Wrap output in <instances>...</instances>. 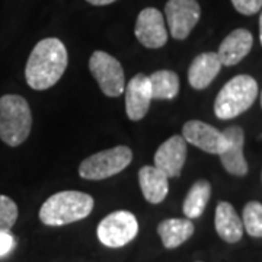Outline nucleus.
<instances>
[{"label": "nucleus", "mask_w": 262, "mask_h": 262, "mask_svg": "<svg viewBox=\"0 0 262 262\" xmlns=\"http://www.w3.org/2000/svg\"><path fill=\"white\" fill-rule=\"evenodd\" d=\"M69 63L66 46L58 38H44L32 48L25 66V79L34 91L53 88L64 75Z\"/></svg>", "instance_id": "1"}, {"label": "nucleus", "mask_w": 262, "mask_h": 262, "mask_svg": "<svg viewBox=\"0 0 262 262\" xmlns=\"http://www.w3.org/2000/svg\"><path fill=\"white\" fill-rule=\"evenodd\" d=\"M94 198L80 191H61L51 195L39 208V220L58 227L83 220L94 210Z\"/></svg>", "instance_id": "2"}, {"label": "nucleus", "mask_w": 262, "mask_h": 262, "mask_svg": "<svg viewBox=\"0 0 262 262\" xmlns=\"http://www.w3.org/2000/svg\"><path fill=\"white\" fill-rule=\"evenodd\" d=\"M32 128L29 103L19 95L0 98V140L10 147H18L27 140Z\"/></svg>", "instance_id": "3"}, {"label": "nucleus", "mask_w": 262, "mask_h": 262, "mask_svg": "<svg viewBox=\"0 0 262 262\" xmlns=\"http://www.w3.org/2000/svg\"><path fill=\"white\" fill-rule=\"evenodd\" d=\"M256 96L258 83L252 76H234L215 96V117L220 120H233L252 106Z\"/></svg>", "instance_id": "4"}, {"label": "nucleus", "mask_w": 262, "mask_h": 262, "mask_svg": "<svg viewBox=\"0 0 262 262\" xmlns=\"http://www.w3.org/2000/svg\"><path fill=\"white\" fill-rule=\"evenodd\" d=\"M133 160V151L127 146H115L86 158L79 166V175L88 181H102L122 172Z\"/></svg>", "instance_id": "5"}, {"label": "nucleus", "mask_w": 262, "mask_h": 262, "mask_svg": "<svg viewBox=\"0 0 262 262\" xmlns=\"http://www.w3.org/2000/svg\"><path fill=\"white\" fill-rule=\"evenodd\" d=\"M137 233L139 222L136 215L125 210H118L103 217L96 229L99 242L108 248H122L130 244Z\"/></svg>", "instance_id": "6"}, {"label": "nucleus", "mask_w": 262, "mask_h": 262, "mask_svg": "<svg viewBox=\"0 0 262 262\" xmlns=\"http://www.w3.org/2000/svg\"><path fill=\"white\" fill-rule=\"evenodd\" d=\"M89 70L103 95L117 98L125 89V76L121 63L105 51H95L89 58Z\"/></svg>", "instance_id": "7"}, {"label": "nucleus", "mask_w": 262, "mask_h": 262, "mask_svg": "<svg viewBox=\"0 0 262 262\" xmlns=\"http://www.w3.org/2000/svg\"><path fill=\"white\" fill-rule=\"evenodd\" d=\"M165 15L170 35L182 41L187 39L201 18V8L196 0H168Z\"/></svg>", "instance_id": "8"}, {"label": "nucleus", "mask_w": 262, "mask_h": 262, "mask_svg": "<svg viewBox=\"0 0 262 262\" xmlns=\"http://www.w3.org/2000/svg\"><path fill=\"white\" fill-rule=\"evenodd\" d=\"M134 34L139 42L146 48L156 50L168 42V31L163 15L155 8H146L139 13Z\"/></svg>", "instance_id": "9"}, {"label": "nucleus", "mask_w": 262, "mask_h": 262, "mask_svg": "<svg viewBox=\"0 0 262 262\" xmlns=\"http://www.w3.org/2000/svg\"><path fill=\"white\" fill-rule=\"evenodd\" d=\"M182 137L189 144L211 155H220L227 143L223 131H219L213 125L198 120H191L184 124Z\"/></svg>", "instance_id": "10"}, {"label": "nucleus", "mask_w": 262, "mask_h": 262, "mask_svg": "<svg viewBox=\"0 0 262 262\" xmlns=\"http://www.w3.org/2000/svg\"><path fill=\"white\" fill-rule=\"evenodd\" d=\"M153 159L155 166L160 169L168 178H177L181 175L187 160V141L182 136H172L160 144Z\"/></svg>", "instance_id": "11"}, {"label": "nucleus", "mask_w": 262, "mask_h": 262, "mask_svg": "<svg viewBox=\"0 0 262 262\" xmlns=\"http://www.w3.org/2000/svg\"><path fill=\"white\" fill-rule=\"evenodd\" d=\"M226 136V147L219 155L223 168L234 177H245L248 173V162L244 156L245 133L241 127L233 125L223 131Z\"/></svg>", "instance_id": "12"}, {"label": "nucleus", "mask_w": 262, "mask_h": 262, "mask_svg": "<svg viewBox=\"0 0 262 262\" xmlns=\"http://www.w3.org/2000/svg\"><path fill=\"white\" fill-rule=\"evenodd\" d=\"M125 113L131 121H140L146 117L151 102L149 76L139 73L127 83L125 89Z\"/></svg>", "instance_id": "13"}, {"label": "nucleus", "mask_w": 262, "mask_h": 262, "mask_svg": "<svg viewBox=\"0 0 262 262\" xmlns=\"http://www.w3.org/2000/svg\"><path fill=\"white\" fill-rule=\"evenodd\" d=\"M252 46V34L248 29L237 28L232 31L222 41L219 51H217V56L223 66H234L241 63L245 57L251 53Z\"/></svg>", "instance_id": "14"}, {"label": "nucleus", "mask_w": 262, "mask_h": 262, "mask_svg": "<svg viewBox=\"0 0 262 262\" xmlns=\"http://www.w3.org/2000/svg\"><path fill=\"white\" fill-rule=\"evenodd\" d=\"M222 61L217 56V53H203L196 56L188 69V82L196 89L203 91L208 88L215 76L220 73Z\"/></svg>", "instance_id": "15"}, {"label": "nucleus", "mask_w": 262, "mask_h": 262, "mask_svg": "<svg viewBox=\"0 0 262 262\" xmlns=\"http://www.w3.org/2000/svg\"><path fill=\"white\" fill-rule=\"evenodd\" d=\"M214 226L217 234L227 242L236 244L244 236V223L239 214L236 213L234 207L230 203L220 201L215 207Z\"/></svg>", "instance_id": "16"}, {"label": "nucleus", "mask_w": 262, "mask_h": 262, "mask_svg": "<svg viewBox=\"0 0 262 262\" xmlns=\"http://www.w3.org/2000/svg\"><path fill=\"white\" fill-rule=\"evenodd\" d=\"M168 177L156 166H143L139 170V184L143 196L150 204H160L169 192Z\"/></svg>", "instance_id": "17"}, {"label": "nucleus", "mask_w": 262, "mask_h": 262, "mask_svg": "<svg viewBox=\"0 0 262 262\" xmlns=\"http://www.w3.org/2000/svg\"><path fill=\"white\" fill-rule=\"evenodd\" d=\"M194 230V223L189 219H166L158 226V233L166 249H175L185 244Z\"/></svg>", "instance_id": "18"}, {"label": "nucleus", "mask_w": 262, "mask_h": 262, "mask_svg": "<svg viewBox=\"0 0 262 262\" xmlns=\"http://www.w3.org/2000/svg\"><path fill=\"white\" fill-rule=\"evenodd\" d=\"M211 196V184L206 179H200L194 182V185L189 188L187 196L184 200V214L187 219H198L204 213L207 204Z\"/></svg>", "instance_id": "19"}, {"label": "nucleus", "mask_w": 262, "mask_h": 262, "mask_svg": "<svg viewBox=\"0 0 262 262\" xmlns=\"http://www.w3.org/2000/svg\"><path fill=\"white\" fill-rule=\"evenodd\" d=\"M153 99H175L179 94V77L172 70H158L149 76Z\"/></svg>", "instance_id": "20"}, {"label": "nucleus", "mask_w": 262, "mask_h": 262, "mask_svg": "<svg viewBox=\"0 0 262 262\" xmlns=\"http://www.w3.org/2000/svg\"><path fill=\"white\" fill-rule=\"evenodd\" d=\"M242 223L246 233L252 237H262V204L258 201H249L244 207Z\"/></svg>", "instance_id": "21"}, {"label": "nucleus", "mask_w": 262, "mask_h": 262, "mask_svg": "<svg viewBox=\"0 0 262 262\" xmlns=\"http://www.w3.org/2000/svg\"><path fill=\"white\" fill-rule=\"evenodd\" d=\"M18 206L8 195H0V233L10 232L18 220Z\"/></svg>", "instance_id": "22"}, {"label": "nucleus", "mask_w": 262, "mask_h": 262, "mask_svg": "<svg viewBox=\"0 0 262 262\" xmlns=\"http://www.w3.org/2000/svg\"><path fill=\"white\" fill-rule=\"evenodd\" d=\"M233 8L239 13L251 16L262 9V0H232Z\"/></svg>", "instance_id": "23"}, {"label": "nucleus", "mask_w": 262, "mask_h": 262, "mask_svg": "<svg viewBox=\"0 0 262 262\" xmlns=\"http://www.w3.org/2000/svg\"><path fill=\"white\" fill-rule=\"evenodd\" d=\"M15 248V237L10 232L0 233V256H5Z\"/></svg>", "instance_id": "24"}, {"label": "nucleus", "mask_w": 262, "mask_h": 262, "mask_svg": "<svg viewBox=\"0 0 262 262\" xmlns=\"http://www.w3.org/2000/svg\"><path fill=\"white\" fill-rule=\"evenodd\" d=\"M88 3L94 5V6H106V5H111L115 0H86Z\"/></svg>", "instance_id": "25"}, {"label": "nucleus", "mask_w": 262, "mask_h": 262, "mask_svg": "<svg viewBox=\"0 0 262 262\" xmlns=\"http://www.w3.org/2000/svg\"><path fill=\"white\" fill-rule=\"evenodd\" d=\"M259 39H261V46H262V9H261V15H259Z\"/></svg>", "instance_id": "26"}, {"label": "nucleus", "mask_w": 262, "mask_h": 262, "mask_svg": "<svg viewBox=\"0 0 262 262\" xmlns=\"http://www.w3.org/2000/svg\"><path fill=\"white\" fill-rule=\"evenodd\" d=\"M261 106H262V94H261Z\"/></svg>", "instance_id": "27"}]
</instances>
